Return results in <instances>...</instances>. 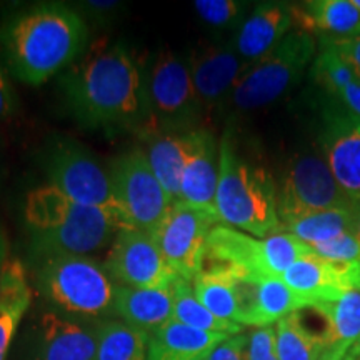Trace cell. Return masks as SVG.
I'll list each match as a JSON object with an SVG mask.
<instances>
[{
  "mask_svg": "<svg viewBox=\"0 0 360 360\" xmlns=\"http://www.w3.org/2000/svg\"><path fill=\"white\" fill-rule=\"evenodd\" d=\"M60 89L67 110L85 129H141L147 134V77L124 45L72 65Z\"/></svg>",
  "mask_w": 360,
  "mask_h": 360,
  "instance_id": "6da1fadb",
  "label": "cell"
},
{
  "mask_svg": "<svg viewBox=\"0 0 360 360\" xmlns=\"http://www.w3.org/2000/svg\"><path fill=\"white\" fill-rule=\"evenodd\" d=\"M84 17L64 4H35L0 25V51L11 74L39 87L69 70L87 47Z\"/></svg>",
  "mask_w": 360,
  "mask_h": 360,
  "instance_id": "7a4b0ae2",
  "label": "cell"
},
{
  "mask_svg": "<svg viewBox=\"0 0 360 360\" xmlns=\"http://www.w3.org/2000/svg\"><path fill=\"white\" fill-rule=\"evenodd\" d=\"M24 217L35 255H89L112 244L127 227L117 210L77 204L57 188H34L27 195Z\"/></svg>",
  "mask_w": 360,
  "mask_h": 360,
  "instance_id": "3957f363",
  "label": "cell"
},
{
  "mask_svg": "<svg viewBox=\"0 0 360 360\" xmlns=\"http://www.w3.org/2000/svg\"><path fill=\"white\" fill-rule=\"evenodd\" d=\"M215 214L220 224L259 238L281 231L276 182L267 169L240 154L231 130L219 142Z\"/></svg>",
  "mask_w": 360,
  "mask_h": 360,
  "instance_id": "277c9868",
  "label": "cell"
},
{
  "mask_svg": "<svg viewBox=\"0 0 360 360\" xmlns=\"http://www.w3.org/2000/svg\"><path fill=\"white\" fill-rule=\"evenodd\" d=\"M37 262L40 294L58 312L87 321L115 314L117 283L89 255H40Z\"/></svg>",
  "mask_w": 360,
  "mask_h": 360,
  "instance_id": "5b68a950",
  "label": "cell"
},
{
  "mask_svg": "<svg viewBox=\"0 0 360 360\" xmlns=\"http://www.w3.org/2000/svg\"><path fill=\"white\" fill-rule=\"evenodd\" d=\"M315 56V37L299 29L292 30L267 56L249 65L229 103L238 114L270 105L302 79Z\"/></svg>",
  "mask_w": 360,
  "mask_h": 360,
  "instance_id": "8992f818",
  "label": "cell"
},
{
  "mask_svg": "<svg viewBox=\"0 0 360 360\" xmlns=\"http://www.w3.org/2000/svg\"><path fill=\"white\" fill-rule=\"evenodd\" d=\"M150 122L146 134H187L199 127L204 112L193 87L187 60L162 52L147 74Z\"/></svg>",
  "mask_w": 360,
  "mask_h": 360,
  "instance_id": "52a82bcc",
  "label": "cell"
},
{
  "mask_svg": "<svg viewBox=\"0 0 360 360\" xmlns=\"http://www.w3.org/2000/svg\"><path fill=\"white\" fill-rule=\"evenodd\" d=\"M107 172L114 205L125 225L154 233L174 202L157 180L146 152H125L110 162Z\"/></svg>",
  "mask_w": 360,
  "mask_h": 360,
  "instance_id": "ba28073f",
  "label": "cell"
},
{
  "mask_svg": "<svg viewBox=\"0 0 360 360\" xmlns=\"http://www.w3.org/2000/svg\"><path fill=\"white\" fill-rule=\"evenodd\" d=\"M350 207L352 202L337 184L321 150H305L297 155L277 187L281 227L304 215Z\"/></svg>",
  "mask_w": 360,
  "mask_h": 360,
  "instance_id": "9c48e42d",
  "label": "cell"
},
{
  "mask_svg": "<svg viewBox=\"0 0 360 360\" xmlns=\"http://www.w3.org/2000/svg\"><path fill=\"white\" fill-rule=\"evenodd\" d=\"M49 186L77 204L117 210L109 172L101 167L82 143L58 137L49 146L44 160Z\"/></svg>",
  "mask_w": 360,
  "mask_h": 360,
  "instance_id": "30bf717a",
  "label": "cell"
},
{
  "mask_svg": "<svg viewBox=\"0 0 360 360\" xmlns=\"http://www.w3.org/2000/svg\"><path fill=\"white\" fill-rule=\"evenodd\" d=\"M219 224L217 215L174 202L152 237L175 274L193 282L204 270L207 240Z\"/></svg>",
  "mask_w": 360,
  "mask_h": 360,
  "instance_id": "8fae6325",
  "label": "cell"
},
{
  "mask_svg": "<svg viewBox=\"0 0 360 360\" xmlns=\"http://www.w3.org/2000/svg\"><path fill=\"white\" fill-rule=\"evenodd\" d=\"M103 267L117 285L125 287L164 289L180 278L164 259L152 233L132 227L117 232Z\"/></svg>",
  "mask_w": 360,
  "mask_h": 360,
  "instance_id": "7c38bea8",
  "label": "cell"
},
{
  "mask_svg": "<svg viewBox=\"0 0 360 360\" xmlns=\"http://www.w3.org/2000/svg\"><path fill=\"white\" fill-rule=\"evenodd\" d=\"M321 152L350 202L360 200V117L326 97L321 107Z\"/></svg>",
  "mask_w": 360,
  "mask_h": 360,
  "instance_id": "4fadbf2b",
  "label": "cell"
},
{
  "mask_svg": "<svg viewBox=\"0 0 360 360\" xmlns=\"http://www.w3.org/2000/svg\"><path fill=\"white\" fill-rule=\"evenodd\" d=\"M187 64L204 117L231 101L233 89L249 69L233 44L200 45L191 53Z\"/></svg>",
  "mask_w": 360,
  "mask_h": 360,
  "instance_id": "5bb4252c",
  "label": "cell"
},
{
  "mask_svg": "<svg viewBox=\"0 0 360 360\" xmlns=\"http://www.w3.org/2000/svg\"><path fill=\"white\" fill-rule=\"evenodd\" d=\"M281 278L309 305L335 302L347 290L359 289L360 262H327L312 252L292 264Z\"/></svg>",
  "mask_w": 360,
  "mask_h": 360,
  "instance_id": "9a60e30c",
  "label": "cell"
},
{
  "mask_svg": "<svg viewBox=\"0 0 360 360\" xmlns=\"http://www.w3.org/2000/svg\"><path fill=\"white\" fill-rule=\"evenodd\" d=\"M227 270L238 277L277 278L270 272L267 238L219 224L207 240L204 270Z\"/></svg>",
  "mask_w": 360,
  "mask_h": 360,
  "instance_id": "2e32d148",
  "label": "cell"
},
{
  "mask_svg": "<svg viewBox=\"0 0 360 360\" xmlns=\"http://www.w3.org/2000/svg\"><path fill=\"white\" fill-rule=\"evenodd\" d=\"M101 322L45 312L35 332L34 360H96Z\"/></svg>",
  "mask_w": 360,
  "mask_h": 360,
  "instance_id": "e0dca14e",
  "label": "cell"
},
{
  "mask_svg": "<svg viewBox=\"0 0 360 360\" xmlns=\"http://www.w3.org/2000/svg\"><path fill=\"white\" fill-rule=\"evenodd\" d=\"M233 277L238 302L237 323L240 326L269 327L287 315L309 307V304L292 292L282 278Z\"/></svg>",
  "mask_w": 360,
  "mask_h": 360,
  "instance_id": "ac0fdd59",
  "label": "cell"
},
{
  "mask_svg": "<svg viewBox=\"0 0 360 360\" xmlns=\"http://www.w3.org/2000/svg\"><path fill=\"white\" fill-rule=\"evenodd\" d=\"M294 27V4L260 2L238 27L233 47L245 64L252 65L277 47Z\"/></svg>",
  "mask_w": 360,
  "mask_h": 360,
  "instance_id": "d6986e66",
  "label": "cell"
},
{
  "mask_svg": "<svg viewBox=\"0 0 360 360\" xmlns=\"http://www.w3.org/2000/svg\"><path fill=\"white\" fill-rule=\"evenodd\" d=\"M219 184V146L207 129L195 130V141L188 154L180 187V202L215 214Z\"/></svg>",
  "mask_w": 360,
  "mask_h": 360,
  "instance_id": "ffe728a7",
  "label": "cell"
},
{
  "mask_svg": "<svg viewBox=\"0 0 360 360\" xmlns=\"http://www.w3.org/2000/svg\"><path fill=\"white\" fill-rule=\"evenodd\" d=\"M294 25L321 40L360 35V12L352 0H310L294 6Z\"/></svg>",
  "mask_w": 360,
  "mask_h": 360,
  "instance_id": "44dd1931",
  "label": "cell"
},
{
  "mask_svg": "<svg viewBox=\"0 0 360 360\" xmlns=\"http://www.w3.org/2000/svg\"><path fill=\"white\" fill-rule=\"evenodd\" d=\"M174 285L164 289H141V287L117 285L115 315L148 335L172 321Z\"/></svg>",
  "mask_w": 360,
  "mask_h": 360,
  "instance_id": "7402d4cb",
  "label": "cell"
},
{
  "mask_svg": "<svg viewBox=\"0 0 360 360\" xmlns=\"http://www.w3.org/2000/svg\"><path fill=\"white\" fill-rule=\"evenodd\" d=\"M227 337L169 321L148 335L147 360H204Z\"/></svg>",
  "mask_w": 360,
  "mask_h": 360,
  "instance_id": "603a6c76",
  "label": "cell"
},
{
  "mask_svg": "<svg viewBox=\"0 0 360 360\" xmlns=\"http://www.w3.org/2000/svg\"><path fill=\"white\" fill-rule=\"evenodd\" d=\"M146 139V155L157 180L172 202H180L182 175L195 141V130L187 134H152Z\"/></svg>",
  "mask_w": 360,
  "mask_h": 360,
  "instance_id": "cb8c5ba5",
  "label": "cell"
},
{
  "mask_svg": "<svg viewBox=\"0 0 360 360\" xmlns=\"http://www.w3.org/2000/svg\"><path fill=\"white\" fill-rule=\"evenodd\" d=\"M310 79L342 107L360 117V75L328 47L317 45Z\"/></svg>",
  "mask_w": 360,
  "mask_h": 360,
  "instance_id": "d4e9b609",
  "label": "cell"
},
{
  "mask_svg": "<svg viewBox=\"0 0 360 360\" xmlns=\"http://www.w3.org/2000/svg\"><path fill=\"white\" fill-rule=\"evenodd\" d=\"M32 302L25 269L20 260L11 259L0 290V360H7L19 323Z\"/></svg>",
  "mask_w": 360,
  "mask_h": 360,
  "instance_id": "484cf974",
  "label": "cell"
},
{
  "mask_svg": "<svg viewBox=\"0 0 360 360\" xmlns=\"http://www.w3.org/2000/svg\"><path fill=\"white\" fill-rule=\"evenodd\" d=\"M330 314L332 340L321 360H342L360 339V289H350L335 302H323Z\"/></svg>",
  "mask_w": 360,
  "mask_h": 360,
  "instance_id": "4316f807",
  "label": "cell"
},
{
  "mask_svg": "<svg viewBox=\"0 0 360 360\" xmlns=\"http://www.w3.org/2000/svg\"><path fill=\"white\" fill-rule=\"evenodd\" d=\"M172 321L184 323L192 328H199L205 332H215V334L237 335L242 334L244 326L236 322L222 321L215 317L209 309L204 307L195 292H193L192 282L180 277L174 283V314Z\"/></svg>",
  "mask_w": 360,
  "mask_h": 360,
  "instance_id": "83f0119b",
  "label": "cell"
},
{
  "mask_svg": "<svg viewBox=\"0 0 360 360\" xmlns=\"http://www.w3.org/2000/svg\"><path fill=\"white\" fill-rule=\"evenodd\" d=\"M148 334L122 321H101L96 360H147Z\"/></svg>",
  "mask_w": 360,
  "mask_h": 360,
  "instance_id": "f1b7e54d",
  "label": "cell"
},
{
  "mask_svg": "<svg viewBox=\"0 0 360 360\" xmlns=\"http://www.w3.org/2000/svg\"><path fill=\"white\" fill-rule=\"evenodd\" d=\"M192 287L197 299L215 317L237 323L238 302L233 274L217 269L202 270L200 276L192 282Z\"/></svg>",
  "mask_w": 360,
  "mask_h": 360,
  "instance_id": "f546056e",
  "label": "cell"
},
{
  "mask_svg": "<svg viewBox=\"0 0 360 360\" xmlns=\"http://www.w3.org/2000/svg\"><path fill=\"white\" fill-rule=\"evenodd\" d=\"M281 231L292 233L310 247L323 244L352 231V210L332 209L314 212L292 220L289 224H283Z\"/></svg>",
  "mask_w": 360,
  "mask_h": 360,
  "instance_id": "4dcf8cb0",
  "label": "cell"
},
{
  "mask_svg": "<svg viewBox=\"0 0 360 360\" xmlns=\"http://www.w3.org/2000/svg\"><path fill=\"white\" fill-rule=\"evenodd\" d=\"M276 347L281 360H321L326 350L322 340L305 327L299 312L276 323Z\"/></svg>",
  "mask_w": 360,
  "mask_h": 360,
  "instance_id": "1f68e13d",
  "label": "cell"
},
{
  "mask_svg": "<svg viewBox=\"0 0 360 360\" xmlns=\"http://www.w3.org/2000/svg\"><path fill=\"white\" fill-rule=\"evenodd\" d=\"M193 11L204 24L214 29H232L244 24L249 4L237 0H197L193 2Z\"/></svg>",
  "mask_w": 360,
  "mask_h": 360,
  "instance_id": "d6a6232c",
  "label": "cell"
},
{
  "mask_svg": "<svg viewBox=\"0 0 360 360\" xmlns=\"http://www.w3.org/2000/svg\"><path fill=\"white\" fill-rule=\"evenodd\" d=\"M312 252L317 257L334 264H359L360 262V240L350 231L342 236L312 245Z\"/></svg>",
  "mask_w": 360,
  "mask_h": 360,
  "instance_id": "836d02e7",
  "label": "cell"
},
{
  "mask_svg": "<svg viewBox=\"0 0 360 360\" xmlns=\"http://www.w3.org/2000/svg\"><path fill=\"white\" fill-rule=\"evenodd\" d=\"M247 337V360H281L276 347V327L254 328Z\"/></svg>",
  "mask_w": 360,
  "mask_h": 360,
  "instance_id": "e575fe53",
  "label": "cell"
},
{
  "mask_svg": "<svg viewBox=\"0 0 360 360\" xmlns=\"http://www.w3.org/2000/svg\"><path fill=\"white\" fill-rule=\"evenodd\" d=\"M247 340L249 337L242 334L229 335L225 340L219 342L204 360H247Z\"/></svg>",
  "mask_w": 360,
  "mask_h": 360,
  "instance_id": "d590c367",
  "label": "cell"
},
{
  "mask_svg": "<svg viewBox=\"0 0 360 360\" xmlns=\"http://www.w3.org/2000/svg\"><path fill=\"white\" fill-rule=\"evenodd\" d=\"M317 45L332 49L342 60L347 62L360 75V35L340 40H321V42H317Z\"/></svg>",
  "mask_w": 360,
  "mask_h": 360,
  "instance_id": "8d00e7d4",
  "label": "cell"
},
{
  "mask_svg": "<svg viewBox=\"0 0 360 360\" xmlns=\"http://www.w3.org/2000/svg\"><path fill=\"white\" fill-rule=\"evenodd\" d=\"M19 110V98L8 79L6 67L0 62V120L12 119Z\"/></svg>",
  "mask_w": 360,
  "mask_h": 360,
  "instance_id": "74e56055",
  "label": "cell"
},
{
  "mask_svg": "<svg viewBox=\"0 0 360 360\" xmlns=\"http://www.w3.org/2000/svg\"><path fill=\"white\" fill-rule=\"evenodd\" d=\"M8 262H11V259H8V242L6 233L0 231V290H2Z\"/></svg>",
  "mask_w": 360,
  "mask_h": 360,
  "instance_id": "f35d334b",
  "label": "cell"
},
{
  "mask_svg": "<svg viewBox=\"0 0 360 360\" xmlns=\"http://www.w3.org/2000/svg\"><path fill=\"white\" fill-rule=\"evenodd\" d=\"M87 8L90 12H97L98 15H102V13H107V12H114L117 7H119V4L117 2H94V0H90V2L85 4Z\"/></svg>",
  "mask_w": 360,
  "mask_h": 360,
  "instance_id": "ab89813d",
  "label": "cell"
},
{
  "mask_svg": "<svg viewBox=\"0 0 360 360\" xmlns=\"http://www.w3.org/2000/svg\"><path fill=\"white\" fill-rule=\"evenodd\" d=\"M350 210H352V232L360 240V200L352 202Z\"/></svg>",
  "mask_w": 360,
  "mask_h": 360,
  "instance_id": "60d3db41",
  "label": "cell"
},
{
  "mask_svg": "<svg viewBox=\"0 0 360 360\" xmlns=\"http://www.w3.org/2000/svg\"><path fill=\"white\" fill-rule=\"evenodd\" d=\"M350 352H352V354H354V357H355V359H357V360H360V347H359V345H357V344H355V345H354V347H352V349H350Z\"/></svg>",
  "mask_w": 360,
  "mask_h": 360,
  "instance_id": "b9f144b4",
  "label": "cell"
},
{
  "mask_svg": "<svg viewBox=\"0 0 360 360\" xmlns=\"http://www.w3.org/2000/svg\"><path fill=\"white\" fill-rule=\"evenodd\" d=\"M342 360H357V359H355L354 357V354L352 352H349L347 355H345V357L344 359H342Z\"/></svg>",
  "mask_w": 360,
  "mask_h": 360,
  "instance_id": "7bdbcfd3",
  "label": "cell"
},
{
  "mask_svg": "<svg viewBox=\"0 0 360 360\" xmlns=\"http://www.w3.org/2000/svg\"><path fill=\"white\" fill-rule=\"evenodd\" d=\"M352 4L355 6V8L360 12V0H352Z\"/></svg>",
  "mask_w": 360,
  "mask_h": 360,
  "instance_id": "ee69618b",
  "label": "cell"
},
{
  "mask_svg": "<svg viewBox=\"0 0 360 360\" xmlns=\"http://www.w3.org/2000/svg\"><path fill=\"white\" fill-rule=\"evenodd\" d=\"M357 345H359V347H360V339H359V342H357Z\"/></svg>",
  "mask_w": 360,
  "mask_h": 360,
  "instance_id": "f6af8a7d",
  "label": "cell"
},
{
  "mask_svg": "<svg viewBox=\"0 0 360 360\" xmlns=\"http://www.w3.org/2000/svg\"><path fill=\"white\" fill-rule=\"evenodd\" d=\"M359 289H360V282H359Z\"/></svg>",
  "mask_w": 360,
  "mask_h": 360,
  "instance_id": "bcb514c9",
  "label": "cell"
}]
</instances>
